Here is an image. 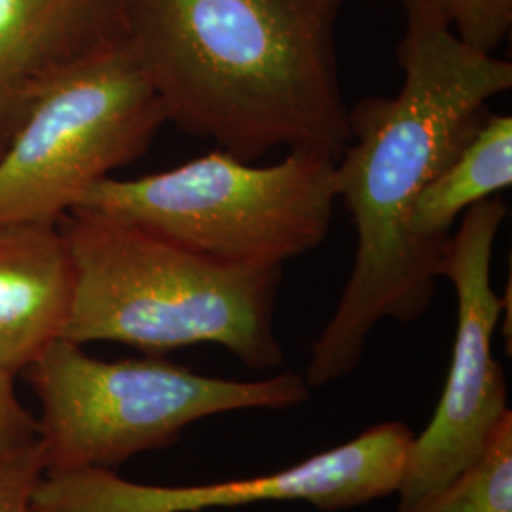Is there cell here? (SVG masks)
<instances>
[{"mask_svg":"<svg viewBox=\"0 0 512 512\" xmlns=\"http://www.w3.org/2000/svg\"><path fill=\"white\" fill-rule=\"evenodd\" d=\"M403 2V86L349 109L351 139L336 158V194L355 224L357 251L340 302L311 346L310 389L355 372L382 319L410 323L429 310L439 268L408 238L412 207L484 124L488 103L512 88L511 61L467 48L429 0Z\"/></svg>","mask_w":512,"mask_h":512,"instance_id":"obj_1","label":"cell"},{"mask_svg":"<svg viewBox=\"0 0 512 512\" xmlns=\"http://www.w3.org/2000/svg\"><path fill=\"white\" fill-rule=\"evenodd\" d=\"M346 0H129L128 46L165 120L255 164L338 158L351 139L336 21Z\"/></svg>","mask_w":512,"mask_h":512,"instance_id":"obj_2","label":"cell"},{"mask_svg":"<svg viewBox=\"0 0 512 512\" xmlns=\"http://www.w3.org/2000/svg\"><path fill=\"white\" fill-rule=\"evenodd\" d=\"M73 256L65 340L147 353L215 344L253 370L285 355L274 317L281 268H241L141 228L73 211L59 220Z\"/></svg>","mask_w":512,"mask_h":512,"instance_id":"obj_3","label":"cell"},{"mask_svg":"<svg viewBox=\"0 0 512 512\" xmlns=\"http://www.w3.org/2000/svg\"><path fill=\"white\" fill-rule=\"evenodd\" d=\"M40 403L44 476L114 471L164 450L196 421L239 410H287L310 399L304 376L238 382L160 357L103 361L59 338L23 370Z\"/></svg>","mask_w":512,"mask_h":512,"instance_id":"obj_4","label":"cell"},{"mask_svg":"<svg viewBox=\"0 0 512 512\" xmlns=\"http://www.w3.org/2000/svg\"><path fill=\"white\" fill-rule=\"evenodd\" d=\"M336 202V158L325 152L291 148L277 164L255 165L215 150L139 179L107 177L73 211L224 264L283 268L327 238Z\"/></svg>","mask_w":512,"mask_h":512,"instance_id":"obj_5","label":"cell"},{"mask_svg":"<svg viewBox=\"0 0 512 512\" xmlns=\"http://www.w3.org/2000/svg\"><path fill=\"white\" fill-rule=\"evenodd\" d=\"M165 122L128 40L80 63L0 152V224H57L92 186L143 156Z\"/></svg>","mask_w":512,"mask_h":512,"instance_id":"obj_6","label":"cell"},{"mask_svg":"<svg viewBox=\"0 0 512 512\" xmlns=\"http://www.w3.org/2000/svg\"><path fill=\"white\" fill-rule=\"evenodd\" d=\"M499 196L471 207L440 264L458 296L452 363L433 420L412 439L397 512L416 511L475 461L511 410L507 378L494 357V332L505 298L492 287V256L507 217Z\"/></svg>","mask_w":512,"mask_h":512,"instance_id":"obj_7","label":"cell"},{"mask_svg":"<svg viewBox=\"0 0 512 512\" xmlns=\"http://www.w3.org/2000/svg\"><path fill=\"white\" fill-rule=\"evenodd\" d=\"M412 439L408 425L387 421L283 471L192 486L139 484L114 471L42 476L33 501L54 512H203L266 501L348 511L397 494Z\"/></svg>","mask_w":512,"mask_h":512,"instance_id":"obj_8","label":"cell"},{"mask_svg":"<svg viewBox=\"0 0 512 512\" xmlns=\"http://www.w3.org/2000/svg\"><path fill=\"white\" fill-rule=\"evenodd\" d=\"M129 0H0V152L59 78L128 40Z\"/></svg>","mask_w":512,"mask_h":512,"instance_id":"obj_9","label":"cell"},{"mask_svg":"<svg viewBox=\"0 0 512 512\" xmlns=\"http://www.w3.org/2000/svg\"><path fill=\"white\" fill-rule=\"evenodd\" d=\"M74 294L59 222L0 224V368L18 376L63 336Z\"/></svg>","mask_w":512,"mask_h":512,"instance_id":"obj_10","label":"cell"},{"mask_svg":"<svg viewBox=\"0 0 512 512\" xmlns=\"http://www.w3.org/2000/svg\"><path fill=\"white\" fill-rule=\"evenodd\" d=\"M512 184V118L488 114L484 124L442 167L414 203L406 224L421 256L442 264L452 226L476 203L499 196Z\"/></svg>","mask_w":512,"mask_h":512,"instance_id":"obj_11","label":"cell"},{"mask_svg":"<svg viewBox=\"0 0 512 512\" xmlns=\"http://www.w3.org/2000/svg\"><path fill=\"white\" fill-rule=\"evenodd\" d=\"M412 512H512V414L467 469Z\"/></svg>","mask_w":512,"mask_h":512,"instance_id":"obj_12","label":"cell"},{"mask_svg":"<svg viewBox=\"0 0 512 512\" xmlns=\"http://www.w3.org/2000/svg\"><path fill=\"white\" fill-rule=\"evenodd\" d=\"M454 35L471 50L494 55L509 37L512 0H429Z\"/></svg>","mask_w":512,"mask_h":512,"instance_id":"obj_13","label":"cell"},{"mask_svg":"<svg viewBox=\"0 0 512 512\" xmlns=\"http://www.w3.org/2000/svg\"><path fill=\"white\" fill-rule=\"evenodd\" d=\"M38 444V420L16 393V374L0 368V459Z\"/></svg>","mask_w":512,"mask_h":512,"instance_id":"obj_14","label":"cell"},{"mask_svg":"<svg viewBox=\"0 0 512 512\" xmlns=\"http://www.w3.org/2000/svg\"><path fill=\"white\" fill-rule=\"evenodd\" d=\"M42 476L40 444L0 459V512H33V497Z\"/></svg>","mask_w":512,"mask_h":512,"instance_id":"obj_15","label":"cell"},{"mask_svg":"<svg viewBox=\"0 0 512 512\" xmlns=\"http://www.w3.org/2000/svg\"><path fill=\"white\" fill-rule=\"evenodd\" d=\"M35 503V501H33ZM33 512H54L50 511V509H42V507H38V505H33Z\"/></svg>","mask_w":512,"mask_h":512,"instance_id":"obj_16","label":"cell"}]
</instances>
